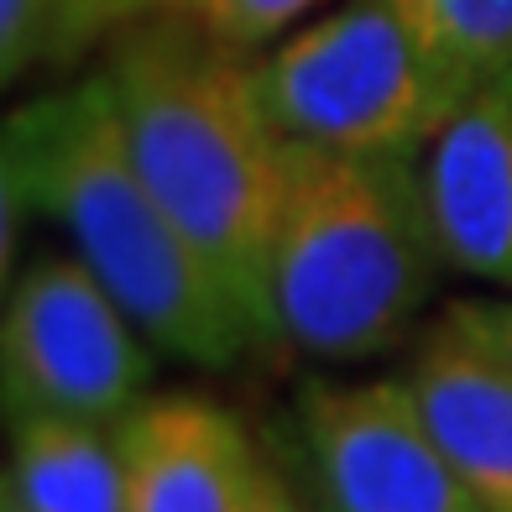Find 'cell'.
Masks as SVG:
<instances>
[{"mask_svg": "<svg viewBox=\"0 0 512 512\" xmlns=\"http://www.w3.org/2000/svg\"><path fill=\"white\" fill-rule=\"evenodd\" d=\"M100 74L147 189L220 277L251 335L277 340L267 251L288 142L256 95L251 58L199 16L152 11L115 37Z\"/></svg>", "mask_w": 512, "mask_h": 512, "instance_id": "1", "label": "cell"}, {"mask_svg": "<svg viewBox=\"0 0 512 512\" xmlns=\"http://www.w3.org/2000/svg\"><path fill=\"white\" fill-rule=\"evenodd\" d=\"M63 225L74 256L115 293L152 351L199 371L241 366L251 324L173 225L126 147L105 74L37 95L6 121V209Z\"/></svg>", "mask_w": 512, "mask_h": 512, "instance_id": "2", "label": "cell"}, {"mask_svg": "<svg viewBox=\"0 0 512 512\" xmlns=\"http://www.w3.org/2000/svg\"><path fill=\"white\" fill-rule=\"evenodd\" d=\"M439 267L418 157L283 147L267 251L277 340L324 366L377 361L413 335Z\"/></svg>", "mask_w": 512, "mask_h": 512, "instance_id": "3", "label": "cell"}, {"mask_svg": "<svg viewBox=\"0 0 512 512\" xmlns=\"http://www.w3.org/2000/svg\"><path fill=\"white\" fill-rule=\"evenodd\" d=\"M251 79L283 142L351 157H424L471 100L392 0H345L251 58Z\"/></svg>", "mask_w": 512, "mask_h": 512, "instance_id": "4", "label": "cell"}, {"mask_svg": "<svg viewBox=\"0 0 512 512\" xmlns=\"http://www.w3.org/2000/svg\"><path fill=\"white\" fill-rule=\"evenodd\" d=\"M0 371L11 413H68L115 429L142 403L152 340L74 251L37 256L6 298Z\"/></svg>", "mask_w": 512, "mask_h": 512, "instance_id": "5", "label": "cell"}, {"mask_svg": "<svg viewBox=\"0 0 512 512\" xmlns=\"http://www.w3.org/2000/svg\"><path fill=\"white\" fill-rule=\"evenodd\" d=\"M298 429L330 512H486L403 377L309 382L298 392Z\"/></svg>", "mask_w": 512, "mask_h": 512, "instance_id": "6", "label": "cell"}, {"mask_svg": "<svg viewBox=\"0 0 512 512\" xmlns=\"http://www.w3.org/2000/svg\"><path fill=\"white\" fill-rule=\"evenodd\" d=\"M429 434L486 512H512V361L455 304L403 366Z\"/></svg>", "mask_w": 512, "mask_h": 512, "instance_id": "7", "label": "cell"}, {"mask_svg": "<svg viewBox=\"0 0 512 512\" xmlns=\"http://www.w3.org/2000/svg\"><path fill=\"white\" fill-rule=\"evenodd\" d=\"M115 445L126 460V512H246L267 460L246 424L215 398H142Z\"/></svg>", "mask_w": 512, "mask_h": 512, "instance_id": "8", "label": "cell"}, {"mask_svg": "<svg viewBox=\"0 0 512 512\" xmlns=\"http://www.w3.org/2000/svg\"><path fill=\"white\" fill-rule=\"evenodd\" d=\"M445 267L512 288V89H476L418 157Z\"/></svg>", "mask_w": 512, "mask_h": 512, "instance_id": "9", "label": "cell"}, {"mask_svg": "<svg viewBox=\"0 0 512 512\" xmlns=\"http://www.w3.org/2000/svg\"><path fill=\"white\" fill-rule=\"evenodd\" d=\"M6 502L27 512H126L115 429L68 413H11Z\"/></svg>", "mask_w": 512, "mask_h": 512, "instance_id": "10", "label": "cell"}, {"mask_svg": "<svg viewBox=\"0 0 512 512\" xmlns=\"http://www.w3.org/2000/svg\"><path fill=\"white\" fill-rule=\"evenodd\" d=\"M152 11V0H0V74L6 84H21L68 68L100 37Z\"/></svg>", "mask_w": 512, "mask_h": 512, "instance_id": "11", "label": "cell"}, {"mask_svg": "<svg viewBox=\"0 0 512 512\" xmlns=\"http://www.w3.org/2000/svg\"><path fill=\"white\" fill-rule=\"evenodd\" d=\"M408 32L476 89H512V0H392Z\"/></svg>", "mask_w": 512, "mask_h": 512, "instance_id": "12", "label": "cell"}, {"mask_svg": "<svg viewBox=\"0 0 512 512\" xmlns=\"http://www.w3.org/2000/svg\"><path fill=\"white\" fill-rule=\"evenodd\" d=\"M314 6H324V0H204L199 21L220 42L251 53V48H262V42L283 37L293 21H304Z\"/></svg>", "mask_w": 512, "mask_h": 512, "instance_id": "13", "label": "cell"}, {"mask_svg": "<svg viewBox=\"0 0 512 512\" xmlns=\"http://www.w3.org/2000/svg\"><path fill=\"white\" fill-rule=\"evenodd\" d=\"M455 309L512 361V298H465V304H455Z\"/></svg>", "mask_w": 512, "mask_h": 512, "instance_id": "14", "label": "cell"}, {"mask_svg": "<svg viewBox=\"0 0 512 512\" xmlns=\"http://www.w3.org/2000/svg\"><path fill=\"white\" fill-rule=\"evenodd\" d=\"M246 512H304V502H298L293 486L267 465L262 481H256V492H251V502H246Z\"/></svg>", "mask_w": 512, "mask_h": 512, "instance_id": "15", "label": "cell"}, {"mask_svg": "<svg viewBox=\"0 0 512 512\" xmlns=\"http://www.w3.org/2000/svg\"><path fill=\"white\" fill-rule=\"evenodd\" d=\"M204 0H157V11H183V16H199Z\"/></svg>", "mask_w": 512, "mask_h": 512, "instance_id": "16", "label": "cell"}, {"mask_svg": "<svg viewBox=\"0 0 512 512\" xmlns=\"http://www.w3.org/2000/svg\"><path fill=\"white\" fill-rule=\"evenodd\" d=\"M0 512H27V507H16V502H0Z\"/></svg>", "mask_w": 512, "mask_h": 512, "instance_id": "17", "label": "cell"}, {"mask_svg": "<svg viewBox=\"0 0 512 512\" xmlns=\"http://www.w3.org/2000/svg\"><path fill=\"white\" fill-rule=\"evenodd\" d=\"M152 6H157V0H152Z\"/></svg>", "mask_w": 512, "mask_h": 512, "instance_id": "18", "label": "cell"}]
</instances>
